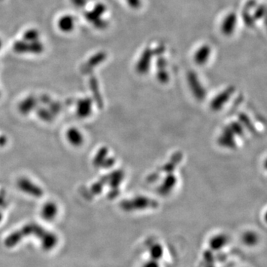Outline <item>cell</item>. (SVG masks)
<instances>
[{
	"instance_id": "obj_15",
	"label": "cell",
	"mask_w": 267,
	"mask_h": 267,
	"mask_svg": "<svg viewBox=\"0 0 267 267\" xmlns=\"http://www.w3.org/2000/svg\"><path fill=\"white\" fill-rule=\"evenodd\" d=\"M40 100L41 102L45 105H49L50 103H51V102L52 101L51 97L48 95H46V94L42 95V97H40Z\"/></svg>"
},
{
	"instance_id": "obj_12",
	"label": "cell",
	"mask_w": 267,
	"mask_h": 267,
	"mask_svg": "<svg viewBox=\"0 0 267 267\" xmlns=\"http://www.w3.org/2000/svg\"><path fill=\"white\" fill-rule=\"evenodd\" d=\"M62 109V106L58 102L51 101L49 104V111L54 115L60 113Z\"/></svg>"
},
{
	"instance_id": "obj_17",
	"label": "cell",
	"mask_w": 267,
	"mask_h": 267,
	"mask_svg": "<svg viewBox=\"0 0 267 267\" xmlns=\"http://www.w3.org/2000/svg\"><path fill=\"white\" fill-rule=\"evenodd\" d=\"M5 193L4 191H1L0 192V207L5 206Z\"/></svg>"
},
{
	"instance_id": "obj_8",
	"label": "cell",
	"mask_w": 267,
	"mask_h": 267,
	"mask_svg": "<svg viewBox=\"0 0 267 267\" xmlns=\"http://www.w3.org/2000/svg\"><path fill=\"white\" fill-rule=\"evenodd\" d=\"M67 138L69 143L75 147H79L82 144L83 138L79 130L75 128H70L67 132Z\"/></svg>"
},
{
	"instance_id": "obj_21",
	"label": "cell",
	"mask_w": 267,
	"mask_h": 267,
	"mask_svg": "<svg viewBox=\"0 0 267 267\" xmlns=\"http://www.w3.org/2000/svg\"><path fill=\"white\" fill-rule=\"evenodd\" d=\"M1 46H2V42L0 41V48H1Z\"/></svg>"
},
{
	"instance_id": "obj_22",
	"label": "cell",
	"mask_w": 267,
	"mask_h": 267,
	"mask_svg": "<svg viewBox=\"0 0 267 267\" xmlns=\"http://www.w3.org/2000/svg\"></svg>"
},
{
	"instance_id": "obj_11",
	"label": "cell",
	"mask_w": 267,
	"mask_h": 267,
	"mask_svg": "<svg viewBox=\"0 0 267 267\" xmlns=\"http://www.w3.org/2000/svg\"><path fill=\"white\" fill-rule=\"evenodd\" d=\"M38 116L42 120L46 121V122H50L54 119V115L50 112L49 110L41 108V109H38L37 111Z\"/></svg>"
},
{
	"instance_id": "obj_3",
	"label": "cell",
	"mask_w": 267,
	"mask_h": 267,
	"mask_svg": "<svg viewBox=\"0 0 267 267\" xmlns=\"http://www.w3.org/2000/svg\"><path fill=\"white\" fill-rule=\"evenodd\" d=\"M17 186L22 191L27 193V194H31L33 197H41L43 194L42 190L38 186L34 184L32 181L27 179V178H20L18 182H17Z\"/></svg>"
},
{
	"instance_id": "obj_10",
	"label": "cell",
	"mask_w": 267,
	"mask_h": 267,
	"mask_svg": "<svg viewBox=\"0 0 267 267\" xmlns=\"http://www.w3.org/2000/svg\"><path fill=\"white\" fill-rule=\"evenodd\" d=\"M59 27L63 32H70L74 27V20L69 16H65L59 20Z\"/></svg>"
},
{
	"instance_id": "obj_14",
	"label": "cell",
	"mask_w": 267,
	"mask_h": 267,
	"mask_svg": "<svg viewBox=\"0 0 267 267\" xmlns=\"http://www.w3.org/2000/svg\"><path fill=\"white\" fill-rule=\"evenodd\" d=\"M24 37L26 40H30L35 42V41H37V39H38V33L37 31L30 30L29 31V32H26Z\"/></svg>"
},
{
	"instance_id": "obj_1",
	"label": "cell",
	"mask_w": 267,
	"mask_h": 267,
	"mask_svg": "<svg viewBox=\"0 0 267 267\" xmlns=\"http://www.w3.org/2000/svg\"><path fill=\"white\" fill-rule=\"evenodd\" d=\"M31 235H35L40 241L42 249L45 251L54 249L58 243V237L54 233L48 231L39 224H29L10 234L5 238L4 244L8 248L14 247L25 237Z\"/></svg>"
},
{
	"instance_id": "obj_6",
	"label": "cell",
	"mask_w": 267,
	"mask_h": 267,
	"mask_svg": "<svg viewBox=\"0 0 267 267\" xmlns=\"http://www.w3.org/2000/svg\"><path fill=\"white\" fill-rule=\"evenodd\" d=\"M149 258L161 261L165 255V248L162 243L159 242L153 243L148 248Z\"/></svg>"
},
{
	"instance_id": "obj_18",
	"label": "cell",
	"mask_w": 267,
	"mask_h": 267,
	"mask_svg": "<svg viewBox=\"0 0 267 267\" xmlns=\"http://www.w3.org/2000/svg\"><path fill=\"white\" fill-rule=\"evenodd\" d=\"M6 143L7 139L5 137H0V147H2V146L5 145V144H6Z\"/></svg>"
},
{
	"instance_id": "obj_9",
	"label": "cell",
	"mask_w": 267,
	"mask_h": 267,
	"mask_svg": "<svg viewBox=\"0 0 267 267\" xmlns=\"http://www.w3.org/2000/svg\"><path fill=\"white\" fill-rule=\"evenodd\" d=\"M91 100L88 99L80 100L77 104V114L81 117L88 116L91 112Z\"/></svg>"
},
{
	"instance_id": "obj_16",
	"label": "cell",
	"mask_w": 267,
	"mask_h": 267,
	"mask_svg": "<svg viewBox=\"0 0 267 267\" xmlns=\"http://www.w3.org/2000/svg\"><path fill=\"white\" fill-rule=\"evenodd\" d=\"M261 167H262V170L264 171V173L267 175V155H266L261 161Z\"/></svg>"
},
{
	"instance_id": "obj_7",
	"label": "cell",
	"mask_w": 267,
	"mask_h": 267,
	"mask_svg": "<svg viewBox=\"0 0 267 267\" xmlns=\"http://www.w3.org/2000/svg\"><path fill=\"white\" fill-rule=\"evenodd\" d=\"M37 106V100L34 96H29L19 105V110L23 114H28L35 109Z\"/></svg>"
},
{
	"instance_id": "obj_5",
	"label": "cell",
	"mask_w": 267,
	"mask_h": 267,
	"mask_svg": "<svg viewBox=\"0 0 267 267\" xmlns=\"http://www.w3.org/2000/svg\"><path fill=\"white\" fill-rule=\"evenodd\" d=\"M58 208L54 202H48L42 206L41 216L45 221H51L57 216Z\"/></svg>"
},
{
	"instance_id": "obj_20",
	"label": "cell",
	"mask_w": 267,
	"mask_h": 267,
	"mask_svg": "<svg viewBox=\"0 0 267 267\" xmlns=\"http://www.w3.org/2000/svg\"><path fill=\"white\" fill-rule=\"evenodd\" d=\"M2 220V214L0 213V221Z\"/></svg>"
},
{
	"instance_id": "obj_2",
	"label": "cell",
	"mask_w": 267,
	"mask_h": 267,
	"mask_svg": "<svg viewBox=\"0 0 267 267\" xmlns=\"http://www.w3.org/2000/svg\"><path fill=\"white\" fill-rule=\"evenodd\" d=\"M229 237L226 233L219 232L213 234L208 240V246L211 250L219 252L227 247Z\"/></svg>"
},
{
	"instance_id": "obj_4",
	"label": "cell",
	"mask_w": 267,
	"mask_h": 267,
	"mask_svg": "<svg viewBox=\"0 0 267 267\" xmlns=\"http://www.w3.org/2000/svg\"><path fill=\"white\" fill-rule=\"evenodd\" d=\"M240 240L244 246L249 248H254L259 244L261 241V236L255 230H245L240 236Z\"/></svg>"
},
{
	"instance_id": "obj_13",
	"label": "cell",
	"mask_w": 267,
	"mask_h": 267,
	"mask_svg": "<svg viewBox=\"0 0 267 267\" xmlns=\"http://www.w3.org/2000/svg\"><path fill=\"white\" fill-rule=\"evenodd\" d=\"M141 267H162V265L160 261L148 258L147 261L143 263Z\"/></svg>"
},
{
	"instance_id": "obj_19",
	"label": "cell",
	"mask_w": 267,
	"mask_h": 267,
	"mask_svg": "<svg viewBox=\"0 0 267 267\" xmlns=\"http://www.w3.org/2000/svg\"><path fill=\"white\" fill-rule=\"evenodd\" d=\"M263 221L267 225V209L264 211V214H263Z\"/></svg>"
}]
</instances>
